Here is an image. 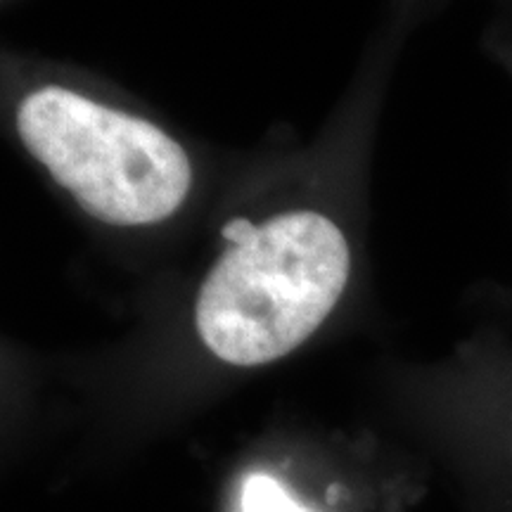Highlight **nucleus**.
Instances as JSON below:
<instances>
[{"label":"nucleus","mask_w":512,"mask_h":512,"mask_svg":"<svg viewBox=\"0 0 512 512\" xmlns=\"http://www.w3.org/2000/svg\"><path fill=\"white\" fill-rule=\"evenodd\" d=\"M256 230V226H252L247 219H233L230 223L223 226V238H226L230 245H242L249 235Z\"/></svg>","instance_id":"20e7f679"},{"label":"nucleus","mask_w":512,"mask_h":512,"mask_svg":"<svg viewBox=\"0 0 512 512\" xmlns=\"http://www.w3.org/2000/svg\"><path fill=\"white\" fill-rule=\"evenodd\" d=\"M240 512H311L297 498L290 496L278 479L252 475L242 484Z\"/></svg>","instance_id":"7ed1b4c3"},{"label":"nucleus","mask_w":512,"mask_h":512,"mask_svg":"<svg viewBox=\"0 0 512 512\" xmlns=\"http://www.w3.org/2000/svg\"><path fill=\"white\" fill-rule=\"evenodd\" d=\"M349 266L347 238L328 216H275L209 271L197 297L202 342L240 368L283 358L328 318Z\"/></svg>","instance_id":"f257e3e1"},{"label":"nucleus","mask_w":512,"mask_h":512,"mask_svg":"<svg viewBox=\"0 0 512 512\" xmlns=\"http://www.w3.org/2000/svg\"><path fill=\"white\" fill-rule=\"evenodd\" d=\"M17 131L93 219L147 226L169 219L188 197L192 169L174 138L67 88L31 93L19 105Z\"/></svg>","instance_id":"f03ea898"}]
</instances>
